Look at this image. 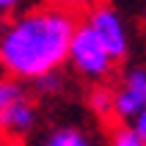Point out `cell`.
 <instances>
[{
	"label": "cell",
	"instance_id": "obj_9",
	"mask_svg": "<svg viewBox=\"0 0 146 146\" xmlns=\"http://www.w3.org/2000/svg\"><path fill=\"white\" fill-rule=\"evenodd\" d=\"M105 146H146V141L132 130L130 124H119V127L108 135Z\"/></svg>",
	"mask_w": 146,
	"mask_h": 146
},
{
	"label": "cell",
	"instance_id": "obj_11",
	"mask_svg": "<svg viewBox=\"0 0 146 146\" xmlns=\"http://www.w3.org/2000/svg\"><path fill=\"white\" fill-rule=\"evenodd\" d=\"M130 127H132V130H135V132L141 135V138L146 141V105L141 108V110H138V116H135V119L130 121Z\"/></svg>",
	"mask_w": 146,
	"mask_h": 146
},
{
	"label": "cell",
	"instance_id": "obj_3",
	"mask_svg": "<svg viewBox=\"0 0 146 146\" xmlns=\"http://www.w3.org/2000/svg\"><path fill=\"white\" fill-rule=\"evenodd\" d=\"M66 66L72 69L77 77L86 83L97 86V83H108L116 74V61L108 52V47L99 41V36L91 31L86 22H77L69 41V55H66Z\"/></svg>",
	"mask_w": 146,
	"mask_h": 146
},
{
	"label": "cell",
	"instance_id": "obj_5",
	"mask_svg": "<svg viewBox=\"0 0 146 146\" xmlns=\"http://www.w3.org/2000/svg\"><path fill=\"white\" fill-rule=\"evenodd\" d=\"M113 88V121L130 124L138 110L146 105V66H127Z\"/></svg>",
	"mask_w": 146,
	"mask_h": 146
},
{
	"label": "cell",
	"instance_id": "obj_8",
	"mask_svg": "<svg viewBox=\"0 0 146 146\" xmlns=\"http://www.w3.org/2000/svg\"><path fill=\"white\" fill-rule=\"evenodd\" d=\"M86 102H88V110L97 116V119H102V121L113 119V88H110L108 83H97V86H91Z\"/></svg>",
	"mask_w": 146,
	"mask_h": 146
},
{
	"label": "cell",
	"instance_id": "obj_4",
	"mask_svg": "<svg viewBox=\"0 0 146 146\" xmlns=\"http://www.w3.org/2000/svg\"><path fill=\"white\" fill-rule=\"evenodd\" d=\"M83 14H86L83 22L99 36V41L108 47V52L113 55L116 64H121L124 58L130 55V28L124 22L121 11L102 0L97 6H91L88 11H83Z\"/></svg>",
	"mask_w": 146,
	"mask_h": 146
},
{
	"label": "cell",
	"instance_id": "obj_10",
	"mask_svg": "<svg viewBox=\"0 0 146 146\" xmlns=\"http://www.w3.org/2000/svg\"><path fill=\"white\" fill-rule=\"evenodd\" d=\"M47 3H55V6L66 8V11L80 14V11H88L91 6H97V3H102V0H47Z\"/></svg>",
	"mask_w": 146,
	"mask_h": 146
},
{
	"label": "cell",
	"instance_id": "obj_6",
	"mask_svg": "<svg viewBox=\"0 0 146 146\" xmlns=\"http://www.w3.org/2000/svg\"><path fill=\"white\" fill-rule=\"evenodd\" d=\"M36 146H105L97 138V132L83 127L77 121H61L41 132Z\"/></svg>",
	"mask_w": 146,
	"mask_h": 146
},
{
	"label": "cell",
	"instance_id": "obj_2",
	"mask_svg": "<svg viewBox=\"0 0 146 146\" xmlns=\"http://www.w3.org/2000/svg\"><path fill=\"white\" fill-rule=\"evenodd\" d=\"M39 127V102L28 83L0 72V135L22 138Z\"/></svg>",
	"mask_w": 146,
	"mask_h": 146
},
{
	"label": "cell",
	"instance_id": "obj_13",
	"mask_svg": "<svg viewBox=\"0 0 146 146\" xmlns=\"http://www.w3.org/2000/svg\"><path fill=\"white\" fill-rule=\"evenodd\" d=\"M0 146H17V143H14L11 138H8V141H0Z\"/></svg>",
	"mask_w": 146,
	"mask_h": 146
},
{
	"label": "cell",
	"instance_id": "obj_7",
	"mask_svg": "<svg viewBox=\"0 0 146 146\" xmlns=\"http://www.w3.org/2000/svg\"><path fill=\"white\" fill-rule=\"evenodd\" d=\"M66 74L64 69H55V72H47V74H39L36 80H31L28 86H31V94L33 97H39V99H55L61 97L66 91Z\"/></svg>",
	"mask_w": 146,
	"mask_h": 146
},
{
	"label": "cell",
	"instance_id": "obj_1",
	"mask_svg": "<svg viewBox=\"0 0 146 146\" xmlns=\"http://www.w3.org/2000/svg\"><path fill=\"white\" fill-rule=\"evenodd\" d=\"M77 14L41 3L14 14L0 28V72L22 83L66 66Z\"/></svg>",
	"mask_w": 146,
	"mask_h": 146
},
{
	"label": "cell",
	"instance_id": "obj_12",
	"mask_svg": "<svg viewBox=\"0 0 146 146\" xmlns=\"http://www.w3.org/2000/svg\"><path fill=\"white\" fill-rule=\"evenodd\" d=\"M25 0H0V17H8V14H17L22 8Z\"/></svg>",
	"mask_w": 146,
	"mask_h": 146
}]
</instances>
